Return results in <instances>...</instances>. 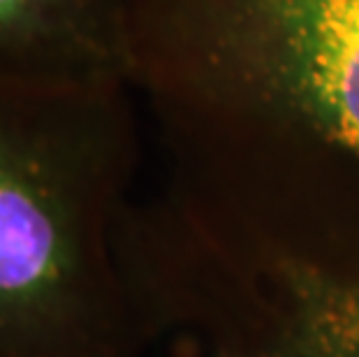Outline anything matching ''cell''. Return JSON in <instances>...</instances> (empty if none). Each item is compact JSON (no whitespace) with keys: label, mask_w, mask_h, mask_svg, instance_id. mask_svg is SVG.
<instances>
[{"label":"cell","mask_w":359,"mask_h":357,"mask_svg":"<svg viewBox=\"0 0 359 357\" xmlns=\"http://www.w3.org/2000/svg\"><path fill=\"white\" fill-rule=\"evenodd\" d=\"M278 19L304 93L359 151V0H278ZM299 357H359V285L320 304Z\"/></svg>","instance_id":"cell-2"},{"label":"cell","mask_w":359,"mask_h":357,"mask_svg":"<svg viewBox=\"0 0 359 357\" xmlns=\"http://www.w3.org/2000/svg\"><path fill=\"white\" fill-rule=\"evenodd\" d=\"M88 21L90 0H0V81L63 83Z\"/></svg>","instance_id":"cell-3"},{"label":"cell","mask_w":359,"mask_h":357,"mask_svg":"<svg viewBox=\"0 0 359 357\" xmlns=\"http://www.w3.org/2000/svg\"><path fill=\"white\" fill-rule=\"evenodd\" d=\"M100 135L63 83L0 81V357H128Z\"/></svg>","instance_id":"cell-1"}]
</instances>
